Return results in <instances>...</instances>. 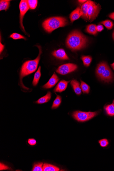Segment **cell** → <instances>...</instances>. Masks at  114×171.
Here are the masks:
<instances>
[{
    "instance_id": "14",
    "label": "cell",
    "mask_w": 114,
    "mask_h": 171,
    "mask_svg": "<svg viewBox=\"0 0 114 171\" xmlns=\"http://www.w3.org/2000/svg\"><path fill=\"white\" fill-rule=\"evenodd\" d=\"M71 84L76 94L78 95H81L82 93V90L79 82L75 80H73L71 81Z\"/></svg>"
},
{
    "instance_id": "34",
    "label": "cell",
    "mask_w": 114,
    "mask_h": 171,
    "mask_svg": "<svg viewBox=\"0 0 114 171\" xmlns=\"http://www.w3.org/2000/svg\"><path fill=\"white\" fill-rule=\"evenodd\" d=\"M109 16L112 19L114 20V13L110 14Z\"/></svg>"
},
{
    "instance_id": "17",
    "label": "cell",
    "mask_w": 114,
    "mask_h": 171,
    "mask_svg": "<svg viewBox=\"0 0 114 171\" xmlns=\"http://www.w3.org/2000/svg\"><path fill=\"white\" fill-rule=\"evenodd\" d=\"M51 97V93L50 92H48L45 96L41 97L36 102L38 104H43L49 101Z\"/></svg>"
},
{
    "instance_id": "31",
    "label": "cell",
    "mask_w": 114,
    "mask_h": 171,
    "mask_svg": "<svg viewBox=\"0 0 114 171\" xmlns=\"http://www.w3.org/2000/svg\"><path fill=\"white\" fill-rule=\"evenodd\" d=\"M10 169V168H9L8 166L4 164L3 163H1V168H0L1 170Z\"/></svg>"
},
{
    "instance_id": "36",
    "label": "cell",
    "mask_w": 114,
    "mask_h": 171,
    "mask_svg": "<svg viewBox=\"0 0 114 171\" xmlns=\"http://www.w3.org/2000/svg\"><path fill=\"white\" fill-rule=\"evenodd\" d=\"M111 66L113 68V69L114 70V62L113 63V64H112L111 65Z\"/></svg>"
},
{
    "instance_id": "37",
    "label": "cell",
    "mask_w": 114,
    "mask_h": 171,
    "mask_svg": "<svg viewBox=\"0 0 114 171\" xmlns=\"http://www.w3.org/2000/svg\"><path fill=\"white\" fill-rule=\"evenodd\" d=\"M113 39L114 40V31L113 32Z\"/></svg>"
},
{
    "instance_id": "11",
    "label": "cell",
    "mask_w": 114,
    "mask_h": 171,
    "mask_svg": "<svg viewBox=\"0 0 114 171\" xmlns=\"http://www.w3.org/2000/svg\"><path fill=\"white\" fill-rule=\"evenodd\" d=\"M52 55L62 60H69V58L63 49H60L53 51Z\"/></svg>"
},
{
    "instance_id": "2",
    "label": "cell",
    "mask_w": 114,
    "mask_h": 171,
    "mask_svg": "<svg viewBox=\"0 0 114 171\" xmlns=\"http://www.w3.org/2000/svg\"><path fill=\"white\" fill-rule=\"evenodd\" d=\"M68 24L66 18L62 17H54L44 21L43 26L46 32L51 33L53 30L60 27L65 26Z\"/></svg>"
},
{
    "instance_id": "10",
    "label": "cell",
    "mask_w": 114,
    "mask_h": 171,
    "mask_svg": "<svg viewBox=\"0 0 114 171\" xmlns=\"http://www.w3.org/2000/svg\"><path fill=\"white\" fill-rule=\"evenodd\" d=\"M59 80V77L54 73L47 83L43 86L44 88H50L56 85Z\"/></svg>"
},
{
    "instance_id": "5",
    "label": "cell",
    "mask_w": 114,
    "mask_h": 171,
    "mask_svg": "<svg viewBox=\"0 0 114 171\" xmlns=\"http://www.w3.org/2000/svg\"><path fill=\"white\" fill-rule=\"evenodd\" d=\"M101 9V6L93 1L88 9V20L92 22L96 19Z\"/></svg>"
},
{
    "instance_id": "20",
    "label": "cell",
    "mask_w": 114,
    "mask_h": 171,
    "mask_svg": "<svg viewBox=\"0 0 114 171\" xmlns=\"http://www.w3.org/2000/svg\"><path fill=\"white\" fill-rule=\"evenodd\" d=\"M10 1L2 0L0 1V10L6 11L8 9L10 6Z\"/></svg>"
},
{
    "instance_id": "30",
    "label": "cell",
    "mask_w": 114,
    "mask_h": 171,
    "mask_svg": "<svg viewBox=\"0 0 114 171\" xmlns=\"http://www.w3.org/2000/svg\"><path fill=\"white\" fill-rule=\"evenodd\" d=\"M28 142L31 146H34L36 144V141L34 139H29Z\"/></svg>"
},
{
    "instance_id": "22",
    "label": "cell",
    "mask_w": 114,
    "mask_h": 171,
    "mask_svg": "<svg viewBox=\"0 0 114 171\" xmlns=\"http://www.w3.org/2000/svg\"><path fill=\"white\" fill-rule=\"evenodd\" d=\"M83 64L86 67L89 66L92 62V58L89 56H82L81 57Z\"/></svg>"
},
{
    "instance_id": "6",
    "label": "cell",
    "mask_w": 114,
    "mask_h": 171,
    "mask_svg": "<svg viewBox=\"0 0 114 171\" xmlns=\"http://www.w3.org/2000/svg\"><path fill=\"white\" fill-rule=\"evenodd\" d=\"M77 69V65L68 63L60 66L57 70V73L60 74L65 75L75 71Z\"/></svg>"
},
{
    "instance_id": "32",
    "label": "cell",
    "mask_w": 114,
    "mask_h": 171,
    "mask_svg": "<svg viewBox=\"0 0 114 171\" xmlns=\"http://www.w3.org/2000/svg\"><path fill=\"white\" fill-rule=\"evenodd\" d=\"M96 29L97 32H101L104 29V27L101 25H98L96 26Z\"/></svg>"
},
{
    "instance_id": "35",
    "label": "cell",
    "mask_w": 114,
    "mask_h": 171,
    "mask_svg": "<svg viewBox=\"0 0 114 171\" xmlns=\"http://www.w3.org/2000/svg\"><path fill=\"white\" fill-rule=\"evenodd\" d=\"M87 1H82H82H78L81 3H85Z\"/></svg>"
},
{
    "instance_id": "7",
    "label": "cell",
    "mask_w": 114,
    "mask_h": 171,
    "mask_svg": "<svg viewBox=\"0 0 114 171\" xmlns=\"http://www.w3.org/2000/svg\"><path fill=\"white\" fill-rule=\"evenodd\" d=\"M20 10V23L21 27L24 32V27L23 24V20L25 13H27L29 9V7L27 1L22 0L21 1L19 5Z\"/></svg>"
},
{
    "instance_id": "8",
    "label": "cell",
    "mask_w": 114,
    "mask_h": 171,
    "mask_svg": "<svg viewBox=\"0 0 114 171\" xmlns=\"http://www.w3.org/2000/svg\"><path fill=\"white\" fill-rule=\"evenodd\" d=\"M99 78L101 80L107 82V83H109L113 81V74L112 71L109 66Z\"/></svg>"
},
{
    "instance_id": "28",
    "label": "cell",
    "mask_w": 114,
    "mask_h": 171,
    "mask_svg": "<svg viewBox=\"0 0 114 171\" xmlns=\"http://www.w3.org/2000/svg\"><path fill=\"white\" fill-rule=\"evenodd\" d=\"M10 37L11 38L15 40L19 39H26V38H25L24 36H23L22 35L16 33H14L12 34L10 36Z\"/></svg>"
},
{
    "instance_id": "27",
    "label": "cell",
    "mask_w": 114,
    "mask_h": 171,
    "mask_svg": "<svg viewBox=\"0 0 114 171\" xmlns=\"http://www.w3.org/2000/svg\"><path fill=\"white\" fill-rule=\"evenodd\" d=\"M29 8L31 9H35L38 3V1L37 0H29L27 1Z\"/></svg>"
},
{
    "instance_id": "9",
    "label": "cell",
    "mask_w": 114,
    "mask_h": 171,
    "mask_svg": "<svg viewBox=\"0 0 114 171\" xmlns=\"http://www.w3.org/2000/svg\"><path fill=\"white\" fill-rule=\"evenodd\" d=\"M92 1H87L85 3L82 4L80 8V13L81 17L84 20L88 21V12L89 7L91 4Z\"/></svg>"
},
{
    "instance_id": "21",
    "label": "cell",
    "mask_w": 114,
    "mask_h": 171,
    "mask_svg": "<svg viewBox=\"0 0 114 171\" xmlns=\"http://www.w3.org/2000/svg\"><path fill=\"white\" fill-rule=\"evenodd\" d=\"M86 31L90 34L95 35L97 34L96 26L94 24L88 25L86 28Z\"/></svg>"
},
{
    "instance_id": "29",
    "label": "cell",
    "mask_w": 114,
    "mask_h": 171,
    "mask_svg": "<svg viewBox=\"0 0 114 171\" xmlns=\"http://www.w3.org/2000/svg\"><path fill=\"white\" fill-rule=\"evenodd\" d=\"M99 142L100 146L103 147H107L109 144L108 140L105 139L99 140Z\"/></svg>"
},
{
    "instance_id": "33",
    "label": "cell",
    "mask_w": 114,
    "mask_h": 171,
    "mask_svg": "<svg viewBox=\"0 0 114 171\" xmlns=\"http://www.w3.org/2000/svg\"><path fill=\"white\" fill-rule=\"evenodd\" d=\"M0 47H1V49H0V51H1V53L2 51H3L4 48V46L3 45V44H2L1 43V45H0Z\"/></svg>"
},
{
    "instance_id": "12",
    "label": "cell",
    "mask_w": 114,
    "mask_h": 171,
    "mask_svg": "<svg viewBox=\"0 0 114 171\" xmlns=\"http://www.w3.org/2000/svg\"><path fill=\"white\" fill-rule=\"evenodd\" d=\"M69 82L64 80L60 81L55 88L54 92L61 93L65 90Z\"/></svg>"
},
{
    "instance_id": "24",
    "label": "cell",
    "mask_w": 114,
    "mask_h": 171,
    "mask_svg": "<svg viewBox=\"0 0 114 171\" xmlns=\"http://www.w3.org/2000/svg\"><path fill=\"white\" fill-rule=\"evenodd\" d=\"M80 87L83 93H89L90 91V87L85 82L81 81Z\"/></svg>"
},
{
    "instance_id": "15",
    "label": "cell",
    "mask_w": 114,
    "mask_h": 171,
    "mask_svg": "<svg viewBox=\"0 0 114 171\" xmlns=\"http://www.w3.org/2000/svg\"><path fill=\"white\" fill-rule=\"evenodd\" d=\"M81 16L80 13V7L76 8L75 10L72 12L70 15V19L71 22H73L74 21L79 19Z\"/></svg>"
},
{
    "instance_id": "13",
    "label": "cell",
    "mask_w": 114,
    "mask_h": 171,
    "mask_svg": "<svg viewBox=\"0 0 114 171\" xmlns=\"http://www.w3.org/2000/svg\"><path fill=\"white\" fill-rule=\"evenodd\" d=\"M108 67L107 64L105 62L100 63L98 65L96 70V73L98 77H99L101 76Z\"/></svg>"
},
{
    "instance_id": "26",
    "label": "cell",
    "mask_w": 114,
    "mask_h": 171,
    "mask_svg": "<svg viewBox=\"0 0 114 171\" xmlns=\"http://www.w3.org/2000/svg\"><path fill=\"white\" fill-rule=\"evenodd\" d=\"M43 163H37L34 164L32 171H43Z\"/></svg>"
},
{
    "instance_id": "1",
    "label": "cell",
    "mask_w": 114,
    "mask_h": 171,
    "mask_svg": "<svg viewBox=\"0 0 114 171\" xmlns=\"http://www.w3.org/2000/svg\"><path fill=\"white\" fill-rule=\"evenodd\" d=\"M88 39L82 33L74 30L70 34L66 40V45L73 51L80 50L87 45Z\"/></svg>"
},
{
    "instance_id": "23",
    "label": "cell",
    "mask_w": 114,
    "mask_h": 171,
    "mask_svg": "<svg viewBox=\"0 0 114 171\" xmlns=\"http://www.w3.org/2000/svg\"><path fill=\"white\" fill-rule=\"evenodd\" d=\"M57 97L56 99L53 102L52 108L55 109L58 108L60 106L62 102V98L60 96L57 95Z\"/></svg>"
},
{
    "instance_id": "16",
    "label": "cell",
    "mask_w": 114,
    "mask_h": 171,
    "mask_svg": "<svg viewBox=\"0 0 114 171\" xmlns=\"http://www.w3.org/2000/svg\"><path fill=\"white\" fill-rule=\"evenodd\" d=\"M106 114L109 116H114V100L113 101V103L105 105L104 107Z\"/></svg>"
},
{
    "instance_id": "3",
    "label": "cell",
    "mask_w": 114,
    "mask_h": 171,
    "mask_svg": "<svg viewBox=\"0 0 114 171\" xmlns=\"http://www.w3.org/2000/svg\"><path fill=\"white\" fill-rule=\"evenodd\" d=\"M37 46L38 47L39 49V55L35 59L27 61L23 64L20 71L21 80H22L23 77L33 73L37 69L42 53V50L40 46Z\"/></svg>"
},
{
    "instance_id": "25",
    "label": "cell",
    "mask_w": 114,
    "mask_h": 171,
    "mask_svg": "<svg viewBox=\"0 0 114 171\" xmlns=\"http://www.w3.org/2000/svg\"><path fill=\"white\" fill-rule=\"evenodd\" d=\"M101 24H103L108 29H111L113 27L114 24L111 21L107 20L101 23Z\"/></svg>"
},
{
    "instance_id": "19",
    "label": "cell",
    "mask_w": 114,
    "mask_h": 171,
    "mask_svg": "<svg viewBox=\"0 0 114 171\" xmlns=\"http://www.w3.org/2000/svg\"><path fill=\"white\" fill-rule=\"evenodd\" d=\"M41 67L40 66L39 67L38 70L35 74L34 76L33 82H32V84L34 86H36L38 84L39 79H40L41 76Z\"/></svg>"
},
{
    "instance_id": "18",
    "label": "cell",
    "mask_w": 114,
    "mask_h": 171,
    "mask_svg": "<svg viewBox=\"0 0 114 171\" xmlns=\"http://www.w3.org/2000/svg\"><path fill=\"white\" fill-rule=\"evenodd\" d=\"M43 171H59L60 169L57 166L48 164H44L43 165Z\"/></svg>"
},
{
    "instance_id": "4",
    "label": "cell",
    "mask_w": 114,
    "mask_h": 171,
    "mask_svg": "<svg viewBox=\"0 0 114 171\" xmlns=\"http://www.w3.org/2000/svg\"><path fill=\"white\" fill-rule=\"evenodd\" d=\"M97 112H85L80 111H74L73 114L74 118L78 122H84L89 120L98 114Z\"/></svg>"
}]
</instances>
